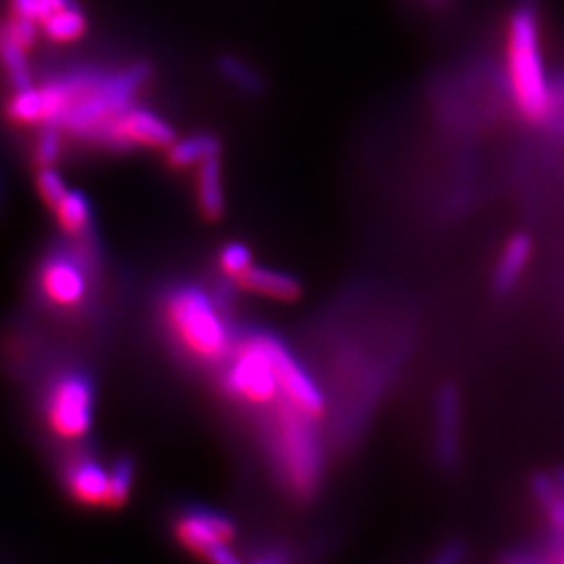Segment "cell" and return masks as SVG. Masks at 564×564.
I'll use <instances>...</instances> for the list:
<instances>
[{"instance_id": "6da1fadb", "label": "cell", "mask_w": 564, "mask_h": 564, "mask_svg": "<svg viewBox=\"0 0 564 564\" xmlns=\"http://www.w3.org/2000/svg\"><path fill=\"white\" fill-rule=\"evenodd\" d=\"M59 74L69 93V109L59 128L69 137L93 142H97L107 121L134 102L149 78V69L142 63L121 69L76 65Z\"/></svg>"}, {"instance_id": "7a4b0ae2", "label": "cell", "mask_w": 564, "mask_h": 564, "mask_svg": "<svg viewBox=\"0 0 564 564\" xmlns=\"http://www.w3.org/2000/svg\"><path fill=\"white\" fill-rule=\"evenodd\" d=\"M506 65L512 99L524 120L542 121L550 111V86L540 46L538 11L524 2L514 9L506 34Z\"/></svg>"}, {"instance_id": "3957f363", "label": "cell", "mask_w": 564, "mask_h": 564, "mask_svg": "<svg viewBox=\"0 0 564 564\" xmlns=\"http://www.w3.org/2000/svg\"><path fill=\"white\" fill-rule=\"evenodd\" d=\"M165 323L182 349L202 362H220L230 351L228 326L202 289H176L165 302Z\"/></svg>"}, {"instance_id": "277c9868", "label": "cell", "mask_w": 564, "mask_h": 564, "mask_svg": "<svg viewBox=\"0 0 564 564\" xmlns=\"http://www.w3.org/2000/svg\"><path fill=\"white\" fill-rule=\"evenodd\" d=\"M274 444L291 489L300 496L312 494L323 475V452L312 429V419L284 403L274 421Z\"/></svg>"}, {"instance_id": "5b68a950", "label": "cell", "mask_w": 564, "mask_h": 564, "mask_svg": "<svg viewBox=\"0 0 564 564\" xmlns=\"http://www.w3.org/2000/svg\"><path fill=\"white\" fill-rule=\"evenodd\" d=\"M44 414L51 431L65 440L78 442L95 423V389L80 372H65L48 387Z\"/></svg>"}, {"instance_id": "8992f818", "label": "cell", "mask_w": 564, "mask_h": 564, "mask_svg": "<svg viewBox=\"0 0 564 564\" xmlns=\"http://www.w3.org/2000/svg\"><path fill=\"white\" fill-rule=\"evenodd\" d=\"M224 381L232 395L253 405L272 403L281 395L263 335H251L235 349Z\"/></svg>"}, {"instance_id": "52a82bcc", "label": "cell", "mask_w": 564, "mask_h": 564, "mask_svg": "<svg viewBox=\"0 0 564 564\" xmlns=\"http://www.w3.org/2000/svg\"><path fill=\"white\" fill-rule=\"evenodd\" d=\"M174 141V128L162 116L134 102L107 121L97 139L113 149H167Z\"/></svg>"}, {"instance_id": "ba28073f", "label": "cell", "mask_w": 564, "mask_h": 564, "mask_svg": "<svg viewBox=\"0 0 564 564\" xmlns=\"http://www.w3.org/2000/svg\"><path fill=\"white\" fill-rule=\"evenodd\" d=\"M232 535L235 527L230 521L212 512H191L176 523L178 542L212 563L232 564L239 561L230 547Z\"/></svg>"}, {"instance_id": "9c48e42d", "label": "cell", "mask_w": 564, "mask_h": 564, "mask_svg": "<svg viewBox=\"0 0 564 564\" xmlns=\"http://www.w3.org/2000/svg\"><path fill=\"white\" fill-rule=\"evenodd\" d=\"M263 341L274 364L276 383L284 403L293 405L310 419H318L324 410V398L318 384L312 381V377L303 370L302 364L289 354V349L279 339L263 335Z\"/></svg>"}, {"instance_id": "30bf717a", "label": "cell", "mask_w": 564, "mask_h": 564, "mask_svg": "<svg viewBox=\"0 0 564 564\" xmlns=\"http://www.w3.org/2000/svg\"><path fill=\"white\" fill-rule=\"evenodd\" d=\"M42 295L57 307H74L88 293L86 272L74 258L57 253L46 260L41 272Z\"/></svg>"}, {"instance_id": "8fae6325", "label": "cell", "mask_w": 564, "mask_h": 564, "mask_svg": "<svg viewBox=\"0 0 564 564\" xmlns=\"http://www.w3.org/2000/svg\"><path fill=\"white\" fill-rule=\"evenodd\" d=\"M65 485L80 505L107 506L109 502V468L95 458H78L65 470Z\"/></svg>"}, {"instance_id": "7c38bea8", "label": "cell", "mask_w": 564, "mask_h": 564, "mask_svg": "<svg viewBox=\"0 0 564 564\" xmlns=\"http://www.w3.org/2000/svg\"><path fill=\"white\" fill-rule=\"evenodd\" d=\"M460 444V400L452 387H445L435 408V445L440 460L454 464Z\"/></svg>"}, {"instance_id": "4fadbf2b", "label": "cell", "mask_w": 564, "mask_h": 564, "mask_svg": "<svg viewBox=\"0 0 564 564\" xmlns=\"http://www.w3.org/2000/svg\"><path fill=\"white\" fill-rule=\"evenodd\" d=\"M42 39L53 44H74L82 41L88 32V18L76 0L63 4L48 13L41 23Z\"/></svg>"}, {"instance_id": "5bb4252c", "label": "cell", "mask_w": 564, "mask_h": 564, "mask_svg": "<svg viewBox=\"0 0 564 564\" xmlns=\"http://www.w3.org/2000/svg\"><path fill=\"white\" fill-rule=\"evenodd\" d=\"M245 291L268 297V300H276V302H293L300 297L302 289L300 282L293 276L279 272V270H268V268H251L242 279H239Z\"/></svg>"}, {"instance_id": "9a60e30c", "label": "cell", "mask_w": 564, "mask_h": 564, "mask_svg": "<svg viewBox=\"0 0 564 564\" xmlns=\"http://www.w3.org/2000/svg\"><path fill=\"white\" fill-rule=\"evenodd\" d=\"M197 202L207 220H218L224 212L223 165L220 153L197 165Z\"/></svg>"}, {"instance_id": "2e32d148", "label": "cell", "mask_w": 564, "mask_h": 564, "mask_svg": "<svg viewBox=\"0 0 564 564\" xmlns=\"http://www.w3.org/2000/svg\"><path fill=\"white\" fill-rule=\"evenodd\" d=\"M531 258V239L527 235H514L506 242L505 251L496 268V286L498 291H510L524 272Z\"/></svg>"}, {"instance_id": "e0dca14e", "label": "cell", "mask_w": 564, "mask_h": 564, "mask_svg": "<svg viewBox=\"0 0 564 564\" xmlns=\"http://www.w3.org/2000/svg\"><path fill=\"white\" fill-rule=\"evenodd\" d=\"M533 491L545 508L550 527L556 533H564V468L554 475H540L533 481Z\"/></svg>"}, {"instance_id": "ac0fdd59", "label": "cell", "mask_w": 564, "mask_h": 564, "mask_svg": "<svg viewBox=\"0 0 564 564\" xmlns=\"http://www.w3.org/2000/svg\"><path fill=\"white\" fill-rule=\"evenodd\" d=\"M0 67L11 82L13 90L34 84V74L30 65V51L21 48L18 42L11 41L0 23Z\"/></svg>"}, {"instance_id": "d6986e66", "label": "cell", "mask_w": 564, "mask_h": 564, "mask_svg": "<svg viewBox=\"0 0 564 564\" xmlns=\"http://www.w3.org/2000/svg\"><path fill=\"white\" fill-rule=\"evenodd\" d=\"M220 153V144L209 134H195L167 147V162L174 167H197L207 158Z\"/></svg>"}, {"instance_id": "ffe728a7", "label": "cell", "mask_w": 564, "mask_h": 564, "mask_svg": "<svg viewBox=\"0 0 564 564\" xmlns=\"http://www.w3.org/2000/svg\"><path fill=\"white\" fill-rule=\"evenodd\" d=\"M53 212L57 216L61 228L72 235H78L82 230H86L90 224V216H93V209H90V203L86 199V195L80 191H72V188L53 205Z\"/></svg>"}, {"instance_id": "44dd1931", "label": "cell", "mask_w": 564, "mask_h": 564, "mask_svg": "<svg viewBox=\"0 0 564 564\" xmlns=\"http://www.w3.org/2000/svg\"><path fill=\"white\" fill-rule=\"evenodd\" d=\"M134 485V466L130 460L121 458L109 468V502L107 506L126 505Z\"/></svg>"}, {"instance_id": "7402d4cb", "label": "cell", "mask_w": 564, "mask_h": 564, "mask_svg": "<svg viewBox=\"0 0 564 564\" xmlns=\"http://www.w3.org/2000/svg\"><path fill=\"white\" fill-rule=\"evenodd\" d=\"M220 268H223V272L228 279L239 281L253 268V260H251L249 249L241 245V242L226 245L223 253H220Z\"/></svg>"}, {"instance_id": "603a6c76", "label": "cell", "mask_w": 564, "mask_h": 564, "mask_svg": "<svg viewBox=\"0 0 564 564\" xmlns=\"http://www.w3.org/2000/svg\"><path fill=\"white\" fill-rule=\"evenodd\" d=\"M63 130L59 126H41V134L36 141V162L44 165H55L59 162L61 151H63Z\"/></svg>"}, {"instance_id": "cb8c5ba5", "label": "cell", "mask_w": 564, "mask_h": 564, "mask_svg": "<svg viewBox=\"0 0 564 564\" xmlns=\"http://www.w3.org/2000/svg\"><path fill=\"white\" fill-rule=\"evenodd\" d=\"M39 191L42 199L53 207L69 188L63 181L59 170H55V165H44L39 174Z\"/></svg>"}, {"instance_id": "d4e9b609", "label": "cell", "mask_w": 564, "mask_h": 564, "mask_svg": "<svg viewBox=\"0 0 564 564\" xmlns=\"http://www.w3.org/2000/svg\"><path fill=\"white\" fill-rule=\"evenodd\" d=\"M224 74L232 82H239L245 90H258L260 80L253 76L251 69H247L241 61L226 59L223 63Z\"/></svg>"}]
</instances>
